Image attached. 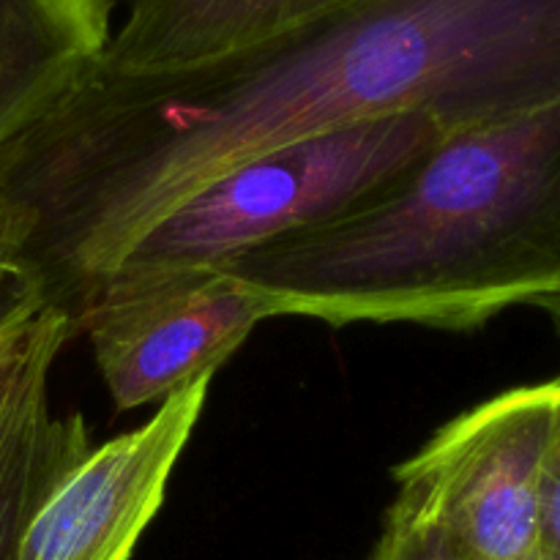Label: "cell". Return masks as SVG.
I'll return each instance as SVG.
<instances>
[{
	"label": "cell",
	"instance_id": "7",
	"mask_svg": "<svg viewBox=\"0 0 560 560\" xmlns=\"http://www.w3.org/2000/svg\"><path fill=\"white\" fill-rule=\"evenodd\" d=\"M69 320L11 299L0 326V560L25 558L38 509L66 474L91 452L80 413H55L49 377Z\"/></svg>",
	"mask_w": 560,
	"mask_h": 560
},
{
	"label": "cell",
	"instance_id": "10",
	"mask_svg": "<svg viewBox=\"0 0 560 560\" xmlns=\"http://www.w3.org/2000/svg\"><path fill=\"white\" fill-rule=\"evenodd\" d=\"M370 560H454L441 536L388 509Z\"/></svg>",
	"mask_w": 560,
	"mask_h": 560
},
{
	"label": "cell",
	"instance_id": "8",
	"mask_svg": "<svg viewBox=\"0 0 560 560\" xmlns=\"http://www.w3.org/2000/svg\"><path fill=\"white\" fill-rule=\"evenodd\" d=\"M353 0H129L96 69L145 77L195 69L277 38Z\"/></svg>",
	"mask_w": 560,
	"mask_h": 560
},
{
	"label": "cell",
	"instance_id": "12",
	"mask_svg": "<svg viewBox=\"0 0 560 560\" xmlns=\"http://www.w3.org/2000/svg\"><path fill=\"white\" fill-rule=\"evenodd\" d=\"M9 306H11V273L9 268L3 266V260H0V326H3Z\"/></svg>",
	"mask_w": 560,
	"mask_h": 560
},
{
	"label": "cell",
	"instance_id": "9",
	"mask_svg": "<svg viewBox=\"0 0 560 560\" xmlns=\"http://www.w3.org/2000/svg\"><path fill=\"white\" fill-rule=\"evenodd\" d=\"M115 0H0V148L102 55Z\"/></svg>",
	"mask_w": 560,
	"mask_h": 560
},
{
	"label": "cell",
	"instance_id": "5",
	"mask_svg": "<svg viewBox=\"0 0 560 560\" xmlns=\"http://www.w3.org/2000/svg\"><path fill=\"white\" fill-rule=\"evenodd\" d=\"M262 320L260 295L217 268H197L109 279L77 317L74 334L91 342L115 408L137 410L217 375Z\"/></svg>",
	"mask_w": 560,
	"mask_h": 560
},
{
	"label": "cell",
	"instance_id": "6",
	"mask_svg": "<svg viewBox=\"0 0 560 560\" xmlns=\"http://www.w3.org/2000/svg\"><path fill=\"white\" fill-rule=\"evenodd\" d=\"M213 377L175 394L137 430L91 448L38 509L22 560H131L206 410Z\"/></svg>",
	"mask_w": 560,
	"mask_h": 560
},
{
	"label": "cell",
	"instance_id": "3",
	"mask_svg": "<svg viewBox=\"0 0 560 560\" xmlns=\"http://www.w3.org/2000/svg\"><path fill=\"white\" fill-rule=\"evenodd\" d=\"M446 135L432 115L402 113L260 153L175 206L126 252L109 279L217 268L255 246L328 222Z\"/></svg>",
	"mask_w": 560,
	"mask_h": 560
},
{
	"label": "cell",
	"instance_id": "4",
	"mask_svg": "<svg viewBox=\"0 0 560 560\" xmlns=\"http://www.w3.org/2000/svg\"><path fill=\"white\" fill-rule=\"evenodd\" d=\"M558 388H509L443 424L394 468L392 512L435 530L454 560H541V470Z\"/></svg>",
	"mask_w": 560,
	"mask_h": 560
},
{
	"label": "cell",
	"instance_id": "2",
	"mask_svg": "<svg viewBox=\"0 0 560 560\" xmlns=\"http://www.w3.org/2000/svg\"><path fill=\"white\" fill-rule=\"evenodd\" d=\"M268 317L474 331L560 293V102L454 131L353 208L217 266Z\"/></svg>",
	"mask_w": 560,
	"mask_h": 560
},
{
	"label": "cell",
	"instance_id": "13",
	"mask_svg": "<svg viewBox=\"0 0 560 560\" xmlns=\"http://www.w3.org/2000/svg\"><path fill=\"white\" fill-rule=\"evenodd\" d=\"M541 310L547 312V315H550V320H552V326H556V331H558V337H560V293H556L552 295V299H547V301H541Z\"/></svg>",
	"mask_w": 560,
	"mask_h": 560
},
{
	"label": "cell",
	"instance_id": "1",
	"mask_svg": "<svg viewBox=\"0 0 560 560\" xmlns=\"http://www.w3.org/2000/svg\"><path fill=\"white\" fill-rule=\"evenodd\" d=\"M556 102L560 0H353L195 69L124 77L93 60L0 148L11 295L74 331L153 224L260 153L388 115L454 135Z\"/></svg>",
	"mask_w": 560,
	"mask_h": 560
},
{
	"label": "cell",
	"instance_id": "11",
	"mask_svg": "<svg viewBox=\"0 0 560 560\" xmlns=\"http://www.w3.org/2000/svg\"><path fill=\"white\" fill-rule=\"evenodd\" d=\"M541 560H560V388L541 470Z\"/></svg>",
	"mask_w": 560,
	"mask_h": 560
}]
</instances>
